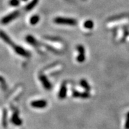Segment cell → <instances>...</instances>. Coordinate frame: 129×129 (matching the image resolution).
Returning <instances> with one entry per match:
<instances>
[{"mask_svg": "<svg viewBox=\"0 0 129 129\" xmlns=\"http://www.w3.org/2000/svg\"><path fill=\"white\" fill-rule=\"evenodd\" d=\"M124 128L126 129H129V119L126 118L125 124H124Z\"/></svg>", "mask_w": 129, "mask_h": 129, "instance_id": "ac0fdd59", "label": "cell"}, {"mask_svg": "<svg viewBox=\"0 0 129 129\" xmlns=\"http://www.w3.org/2000/svg\"><path fill=\"white\" fill-rule=\"evenodd\" d=\"M126 118L129 119V111L127 113V114H126Z\"/></svg>", "mask_w": 129, "mask_h": 129, "instance_id": "d6986e66", "label": "cell"}, {"mask_svg": "<svg viewBox=\"0 0 129 129\" xmlns=\"http://www.w3.org/2000/svg\"><path fill=\"white\" fill-rule=\"evenodd\" d=\"M67 85H66L65 82H63L61 85L59 89V94H58V96L60 99H64L65 98L66 96H67Z\"/></svg>", "mask_w": 129, "mask_h": 129, "instance_id": "9c48e42d", "label": "cell"}, {"mask_svg": "<svg viewBox=\"0 0 129 129\" xmlns=\"http://www.w3.org/2000/svg\"><path fill=\"white\" fill-rule=\"evenodd\" d=\"M25 39H26V42L28 43L29 44H30L34 47H38L40 46V43L31 35H28L26 36Z\"/></svg>", "mask_w": 129, "mask_h": 129, "instance_id": "30bf717a", "label": "cell"}, {"mask_svg": "<svg viewBox=\"0 0 129 129\" xmlns=\"http://www.w3.org/2000/svg\"><path fill=\"white\" fill-rule=\"evenodd\" d=\"M11 122L15 126H21L23 124V121L20 119L19 116V112L17 110H15L13 112V114L11 118Z\"/></svg>", "mask_w": 129, "mask_h": 129, "instance_id": "8992f818", "label": "cell"}, {"mask_svg": "<svg viewBox=\"0 0 129 129\" xmlns=\"http://www.w3.org/2000/svg\"><path fill=\"white\" fill-rule=\"evenodd\" d=\"M31 106L34 108H44L47 106V103L45 100H34L30 103Z\"/></svg>", "mask_w": 129, "mask_h": 129, "instance_id": "ba28073f", "label": "cell"}, {"mask_svg": "<svg viewBox=\"0 0 129 129\" xmlns=\"http://www.w3.org/2000/svg\"><path fill=\"white\" fill-rule=\"evenodd\" d=\"M80 85L85 90V91L89 92L90 91V90H91L90 85L88 84V83L87 82V81L86 79H81L80 81Z\"/></svg>", "mask_w": 129, "mask_h": 129, "instance_id": "7c38bea8", "label": "cell"}, {"mask_svg": "<svg viewBox=\"0 0 129 129\" xmlns=\"http://www.w3.org/2000/svg\"><path fill=\"white\" fill-rule=\"evenodd\" d=\"M20 15V12L19 11H15L9 13L8 15L4 16L2 20V23L3 24H7L8 23L12 22L14 19L17 18Z\"/></svg>", "mask_w": 129, "mask_h": 129, "instance_id": "3957f363", "label": "cell"}, {"mask_svg": "<svg viewBox=\"0 0 129 129\" xmlns=\"http://www.w3.org/2000/svg\"><path fill=\"white\" fill-rule=\"evenodd\" d=\"M9 4L11 6L13 7H17L20 4V0H9Z\"/></svg>", "mask_w": 129, "mask_h": 129, "instance_id": "e0dca14e", "label": "cell"}, {"mask_svg": "<svg viewBox=\"0 0 129 129\" xmlns=\"http://www.w3.org/2000/svg\"><path fill=\"white\" fill-rule=\"evenodd\" d=\"M0 36H1L2 39L7 44H8L9 45H10V47H11L13 48V49L16 54L20 56H22L25 58L30 57L31 54H30V53L28 51L25 50L24 48H23L21 46L15 44V43L12 41L11 39L4 31H1V35Z\"/></svg>", "mask_w": 129, "mask_h": 129, "instance_id": "6da1fadb", "label": "cell"}, {"mask_svg": "<svg viewBox=\"0 0 129 129\" xmlns=\"http://www.w3.org/2000/svg\"><path fill=\"white\" fill-rule=\"evenodd\" d=\"M22 1H23V2H27L28 0H22Z\"/></svg>", "mask_w": 129, "mask_h": 129, "instance_id": "ffe728a7", "label": "cell"}, {"mask_svg": "<svg viewBox=\"0 0 129 129\" xmlns=\"http://www.w3.org/2000/svg\"><path fill=\"white\" fill-rule=\"evenodd\" d=\"M54 22L57 24H65L69 26H76L77 24V20L72 18H67V17H62V16H57L54 18Z\"/></svg>", "mask_w": 129, "mask_h": 129, "instance_id": "7a4b0ae2", "label": "cell"}, {"mask_svg": "<svg viewBox=\"0 0 129 129\" xmlns=\"http://www.w3.org/2000/svg\"><path fill=\"white\" fill-rule=\"evenodd\" d=\"M40 20V16L38 15H34L30 18V24L32 25H35L37 23H38Z\"/></svg>", "mask_w": 129, "mask_h": 129, "instance_id": "5bb4252c", "label": "cell"}, {"mask_svg": "<svg viewBox=\"0 0 129 129\" xmlns=\"http://www.w3.org/2000/svg\"><path fill=\"white\" fill-rule=\"evenodd\" d=\"M77 51L79 52V55L77 56V60L79 63H82L86 60L85 49L82 45H79L77 47Z\"/></svg>", "mask_w": 129, "mask_h": 129, "instance_id": "277c9868", "label": "cell"}, {"mask_svg": "<svg viewBox=\"0 0 129 129\" xmlns=\"http://www.w3.org/2000/svg\"><path fill=\"white\" fill-rule=\"evenodd\" d=\"M39 79L40 80L43 86H44V87L45 88L46 90H49L51 89V88H52V85L51 84L50 81L48 80L47 77H46V75H44V74H42V73L40 74Z\"/></svg>", "mask_w": 129, "mask_h": 129, "instance_id": "5b68a950", "label": "cell"}, {"mask_svg": "<svg viewBox=\"0 0 129 129\" xmlns=\"http://www.w3.org/2000/svg\"><path fill=\"white\" fill-rule=\"evenodd\" d=\"M7 110L5 109H4L3 113V120H2V123H3V127H7Z\"/></svg>", "mask_w": 129, "mask_h": 129, "instance_id": "9a60e30c", "label": "cell"}, {"mask_svg": "<svg viewBox=\"0 0 129 129\" xmlns=\"http://www.w3.org/2000/svg\"><path fill=\"white\" fill-rule=\"evenodd\" d=\"M39 0H32L31 2L28 3V5H26L25 7V9L26 10V11H31L32 9H34L35 7L36 6V5L38 4Z\"/></svg>", "mask_w": 129, "mask_h": 129, "instance_id": "8fae6325", "label": "cell"}, {"mask_svg": "<svg viewBox=\"0 0 129 129\" xmlns=\"http://www.w3.org/2000/svg\"><path fill=\"white\" fill-rule=\"evenodd\" d=\"M42 45H44V47H45L46 49H48V50H49V51H51V52H53V53H56V54H59V53H60V52H59V51H57V49H55V48L53 47H51V46L49 45L44 44V43H43Z\"/></svg>", "mask_w": 129, "mask_h": 129, "instance_id": "2e32d148", "label": "cell"}, {"mask_svg": "<svg viewBox=\"0 0 129 129\" xmlns=\"http://www.w3.org/2000/svg\"><path fill=\"white\" fill-rule=\"evenodd\" d=\"M84 27L86 29H92L94 26V23L92 20H86L84 22L83 24Z\"/></svg>", "mask_w": 129, "mask_h": 129, "instance_id": "4fadbf2b", "label": "cell"}, {"mask_svg": "<svg viewBox=\"0 0 129 129\" xmlns=\"http://www.w3.org/2000/svg\"><path fill=\"white\" fill-rule=\"evenodd\" d=\"M72 95L75 98H81L83 99H86V98H88L89 97H90V94L88 92L85 91L82 92L78 91L75 89L72 90Z\"/></svg>", "mask_w": 129, "mask_h": 129, "instance_id": "52a82bcc", "label": "cell"}]
</instances>
